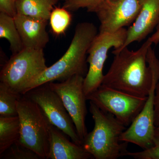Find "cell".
<instances>
[{"mask_svg":"<svg viewBox=\"0 0 159 159\" xmlns=\"http://www.w3.org/2000/svg\"><path fill=\"white\" fill-rule=\"evenodd\" d=\"M21 96L0 82V117L18 116L17 102Z\"/></svg>","mask_w":159,"mask_h":159,"instance_id":"obj_18","label":"cell"},{"mask_svg":"<svg viewBox=\"0 0 159 159\" xmlns=\"http://www.w3.org/2000/svg\"><path fill=\"white\" fill-rule=\"evenodd\" d=\"M0 12L14 17L17 14L16 0H0Z\"/></svg>","mask_w":159,"mask_h":159,"instance_id":"obj_23","label":"cell"},{"mask_svg":"<svg viewBox=\"0 0 159 159\" xmlns=\"http://www.w3.org/2000/svg\"><path fill=\"white\" fill-rule=\"evenodd\" d=\"M60 130L50 125V152L48 159H89L93 158L82 145L71 142Z\"/></svg>","mask_w":159,"mask_h":159,"instance_id":"obj_14","label":"cell"},{"mask_svg":"<svg viewBox=\"0 0 159 159\" xmlns=\"http://www.w3.org/2000/svg\"><path fill=\"white\" fill-rule=\"evenodd\" d=\"M139 10V0H105L93 12L100 21L99 33H111L133 23Z\"/></svg>","mask_w":159,"mask_h":159,"instance_id":"obj_11","label":"cell"},{"mask_svg":"<svg viewBox=\"0 0 159 159\" xmlns=\"http://www.w3.org/2000/svg\"><path fill=\"white\" fill-rule=\"evenodd\" d=\"M14 18L24 48L43 49L49 41L48 21L19 14Z\"/></svg>","mask_w":159,"mask_h":159,"instance_id":"obj_13","label":"cell"},{"mask_svg":"<svg viewBox=\"0 0 159 159\" xmlns=\"http://www.w3.org/2000/svg\"><path fill=\"white\" fill-rule=\"evenodd\" d=\"M147 97L142 98L101 84L87 96L101 110L115 116L125 126H129L144 107Z\"/></svg>","mask_w":159,"mask_h":159,"instance_id":"obj_7","label":"cell"},{"mask_svg":"<svg viewBox=\"0 0 159 159\" xmlns=\"http://www.w3.org/2000/svg\"><path fill=\"white\" fill-rule=\"evenodd\" d=\"M152 44L148 38L136 51H129L126 47L114 54L102 84L135 97H147L153 78L152 69L147 58L148 49Z\"/></svg>","mask_w":159,"mask_h":159,"instance_id":"obj_1","label":"cell"},{"mask_svg":"<svg viewBox=\"0 0 159 159\" xmlns=\"http://www.w3.org/2000/svg\"><path fill=\"white\" fill-rule=\"evenodd\" d=\"M159 21L158 24V25H157V26L156 29H159Z\"/></svg>","mask_w":159,"mask_h":159,"instance_id":"obj_26","label":"cell"},{"mask_svg":"<svg viewBox=\"0 0 159 159\" xmlns=\"http://www.w3.org/2000/svg\"><path fill=\"white\" fill-rule=\"evenodd\" d=\"M25 95L39 106L52 125L70 137L72 142L82 145L72 118L60 97L48 83L32 89Z\"/></svg>","mask_w":159,"mask_h":159,"instance_id":"obj_9","label":"cell"},{"mask_svg":"<svg viewBox=\"0 0 159 159\" xmlns=\"http://www.w3.org/2000/svg\"><path fill=\"white\" fill-rule=\"evenodd\" d=\"M89 104L94 126L83 140V148L96 159H117L126 156L128 143L120 140L126 126L93 102L89 101Z\"/></svg>","mask_w":159,"mask_h":159,"instance_id":"obj_3","label":"cell"},{"mask_svg":"<svg viewBox=\"0 0 159 159\" xmlns=\"http://www.w3.org/2000/svg\"><path fill=\"white\" fill-rule=\"evenodd\" d=\"M126 33L125 28L111 33H99L92 42L88 51L89 70L84 81L86 97L102 84L104 76L102 70L108 51L111 48L116 50L123 45Z\"/></svg>","mask_w":159,"mask_h":159,"instance_id":"obj_8","label":"cell"},{"mask_svg":"<svg viewBox=\"0 0 159 159\" xmlns=\"http://www.w3.org/2000/svg\"><path fill=\"white\" fill-rule=\"evenodd\" d=\"M0 157L1 158L9 159H40L34 152L26 148L19 142L12 145Z\"/></svg>","mask_w":159,"mask_h":159,"instance_id":"obj_20","label":"cell"},{"mask_svg":"<svg viewBox=\"0 0 159 159\" xmlns=\"http://www.w3.org/2000/svg\"><path fill=\"white\" fill-rule=\"evenodd\" d=\"M97 34V28L93 23L78 24L66 53L57 62L48 67L31 84L28 92L48 83L55 81L62 82L74 75H80L84 77L87 62L86 56L92 42Z\"/></svg>","mask_w":159,"mask_h":159,"instance_id":"obj_2","label":"cell"},{"mask_svg":"<svg viewBox=\"0 0 159 159\" xmlns=\"http://www.w3.org/2000/svg\"><path fill=\"white\" fill-rule=\"evenodd\" d=\"M152 43L157 45L159 43V28L157 29L155 33H154L151 37L149 38Z\"/></svg>","mask_w":159,"mask_h":159,"instance_id":"obj_25","label":"cell"},{"mask_svg":"<svg viewBox=\"0 0 159 159\" xmlns=\"http://www.w3.org/2000/svg\"><path fill=\"white\" fill-rule=\"evenodd\" d=\"M126 156L135 159H159V128L155 127L152 147L142 151L130 152L129 151Z\"/></svg>","mask_w":159,"mask_h":159,"instance_id":"obj_21","label":"cell"},{"mask_svg":"<svg viewBox=\"0 0 159 159\" xmlns=\"http://www.w3.org/2000/svg\"><path fill=\"white\" fill-rule=\"evenodd\" d=\"M20 126L18 116L0 117V156L19 141Z\"/></svg>","mask_w":159,"mask_h":159,"instance_id":"obj_16","label":"cell"},{"mask_svg":"<svg viewBox=\"0 0 159 159\" xmlns=\"http://www.w3.org/2000/svg\"><path fill=\"white\" fill-rule=\"evenodd\" d=\"M105 0H65L62 7L69 11H76L81 8H86L88 12L94 10Z\"/></svg>","mask_w":159,"mask_h":159,"instance_id":"obj_22","label":"cell"},{"mask_svg":"<svg viewBox=\"0 0 159 159\" xmlns=\"http://www.w3.org/2000/svg\"><path fill=\"white\" fill-rule=\"evenodd\" d=\"M154 124L159 128V80L156 88L154 98Z\"/></svg>","mask_w":159,"mask_h":159,"instance_id":"obj_24","label":"cell"},{"mask_svg":"<svg viewBox=\"0 0 159 159\" xmlns=\"http://www.w3.org/2000/svg\"><path fill=\"white\" fill-rule=\"evenodd\" d=\"M147 62L151 67L153 75L150 92L142 111L120 137L121 142L132 143L142 149H147L152 146L156 127L154 124V98L156 88L159 80V60L152 48L148 49Z\"/></svg>","mask_w":159,"mask_h":159,"instance_id":"obj_6","label":"cell"},{"mask_svg":"<svg viewBox=\"0 0 159 159\" xmlns=\"http://www.w3.org/2000/svg\"><path fill=\"white\" fill-rule=\"evenodd\" d=\"M84 78L82 75H76L62 82L48 83L62 100L82 143L88 133L85 124L87 109L86 97L84 91Z\"/></svg>","mask_w":159,"mask_h":159,"instance_id":"obj_10","label":"cell"},{"mask_svg":"<svg viewBox=\"0 0 159 159\" xmlns=\"http://www.w3.org/2000/svg\"><path fill=\"white\" fill-rule=\"evenodd\" d=\"M72 19V15L67 9L63 7H54L49 19L51 30L54 35L59 36L64 34Z\"/></svg>","mask_w":159,"mask_h":159,"instance_id":"obj_19","label":"cell"},{"mask_svg":"<svg viewBox=\"0 0 159 159\" xmlns=\"http://www.w3.org/2000/svg\"><path fill=\"white\" fill-rule=\"evenodd\" d=\"M0 38L9 41L12 54L18 53L24 48L14 17L2 12H0Z\"/></svg>","mask_w":159,"mask_h":159,"instance_id":"obj_17","label":"cell"},{"mask_svg":"<svg viewBox=\"0 0 159 159\" xmlns=\"http://www.w3.org/2000/svg\"><path fill=\"white\" fill-rule=\"evenodd\" d=\"M140 10L132 25L127 29L123 45L114 50L115 54L134 42L142 41L157 28L159 21V0H139Z\"/></svg>","mask_w":159,"mask_h":159,"instance_id":"obj_12","label":"cell"},{"mask_svg":"<svg viewBox=\"0 0 159 159\" xmlns=\"http://www.w3.org/2000/svg\"><path fill=\"white\" fill-rule=\"evenodd\" d=\"M17 111L20 126L19 142L40 159H48L51 123L39 106L25 95L18 100Z\"/></svg>","mask_w":159,"mask_h":159,"instance_id":"obj_4","label":"cell"},{"mask_svg":"<svg viewBox=\"0 0 159 159\" xmlns=\"http://www.w3.org/2000/svg\"><path fill=\"white\" fill-rule=\"evenodd\" d=\"M48 67L43 49L24 48L12 54L2 66L0 81L14 93L24 95L31 84Z\"/></svg>","mask_w":159,"mask_h":159,"instance_id":"obj_5","label":"cell"},{"mask_svg":"<svg viewBox=\"0 0 159 159\" xmlns=\"http://www.w3.org/2000/svg\"><path fill=\"white\" fill-rule=\"evenodd\" d=\"M59 0H16L17 14L49 20Z\"/></svg>","mask_w":159,"mask_h":159,"instance_id":"obj_15","label":"cell"}]
</instances>
